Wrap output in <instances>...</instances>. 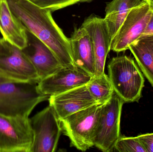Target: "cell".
I'll return each instance as SVG.
<instances>
[{
  "label": "cell",
  "instance_id": "cell-18",
  "mask_svg": "<svg viewBox=\"0 0 153 152\" xmlns=\"http://www.w3.org/2000/svg\"><path fill=\"white\" fill-rule=\"evenodd\" d=\"M87 86L91 95L99 104L108 101L114 92L110 79L105 73L99 76L93 77Z\"/></svg>",
  "mask_w": 153,
  "mask_h": 152
},
{
  "label": "cell",
  "instance_id": "cell-6",
  "mask_svg": "<svg viewBox=\"0 0 153 152\" xmlns=\"http://www.w3.org/2000/svg\"><path fill=\"white\" fill-rule=\"evenodd\" d=\"M34 140L28 117L0 114V152H30Z\"/></svg>",
  "mask_w": 153,
  "mask_h": 152
},
{
  "label": "cell",
  "instance_id": "cell-10",
  "mask_svg": "<svg viewBox=\"0 0 153 152\" xmlns=\"http://www.w3.org/2000/svg\"><path fill=\"white\" fill-rule=\"evenodd\" d=\"M81 26L90 35L95 60L94 76L104 73L106 58L111 50V40L104 18L92 14L85 19Z\"/></svg>",
  "mask_w": 153,
  "mask_h": 152
},
{
  "label": "cell",
  "instance_id": "cell-7",
  "mask_svg": "<svg viewBox=\"0 0 153 152\" xmlns=\"http://www.w3.org/2000/svg\"><path fill=\"white\" fill-rule=\"evenodd\" d=\"M30 120L34 135L30 152L55 151L63 130L53 107L49 105Z\"/></svg>",
  "mask_w": 153,
  "mask_h": 152
},
{
  "label": "cell",
  "instance_id": "cell-13",
  "mask_svg": "<svg viewBox=\"0 0 153 152\" xmlns=\"http://www.w3.org/2000/svg\"><path fill=\"white\" fill-rule=\"evenodd\" d=\"M28 35L27 46L22 50L36 68L40 81L63 68L57 57L45 44L29 32Z\"/></svg>",
  "mask_w": 153,
  "mask_h": 152
},
{
  "label": "cell",
  "instance_id": "cell-12",
  "mask_svg": "<svg viewBox=\"0 0 153 152\" xmlns=\"http://www.w3.org/2000/svg\"><path fill=\"white\" fill-rule=\"evenodd\" d=\"M49 101L60 121L79 111L99 104L90 94L87 84L51 96Z\"/></svg>",
  "mask_w": 153,
  "mask_h": 152
},
{
  "label": "cell",
  "instance_id": "cell-22",
  "mask_svg": "<svg viewBox=\"0 0 153 152\" xmlns=\"http://www.w3.org/2000/svg\"><path fill=\"white\" fill-rule=\"evenodd\" d=\"M146 152H153V133H147L137 136Z\"/></svg>",
  "mask_w": 153,
  "mask_h": 152
},
{
  "label": "cell",
  "instance_id": "cell-1",
  "mask_svg": "<svg viewBox=\"0 0 153 152\" xmlns=\"http://www.w3.org/2000/svg\"><path fill=\"white\" fill-rule=\"evenodd\" d=\"M11 11L27 31L45 44L63 67L75 68L70 38L64 34L53 18L51 11L28 0H7Z\"/></svg>",
  "mask_w": 153,
  "mask_h": 152
},
{
  "label": "cell",
  "instance_id": "cell-9",
  "mask_svg": "<svg viewBox=\"0 0 153 152\" xmlns=\"http://www.w3.org/2000/svg\"><path fill=\"white\" fill-rule=\"evenodd\" d=\"M93 76L77 67H63L38 84L39 91L49 96L57 95L86 84Z\"/></svg>",
  "mask_w": 153,
  "mask_h": 152
},
{
  "label": "cell",
  "instance_id": "cell-24",
  "mask_svg": "<svg viewBox=\"0 0 153 152\" xmlns=\"http://www.w3.org/2000/svg\"><path fill=\"white\" fill-rule=\"evenodd\" d=\"M146 1L152 7H153V0H146Z\"/></svg>",
  "mask_w": 153,
  "mask_h": 152
},
{
  "label": "cell",
  "instance_id": "cell-17",
  "mask_svg": "<svg viewBox=\"0 0 153 152\" xmlns=\"http://www.w3.org/2000/svg\"><path fill=\"white\" fill-rule=\"evenodd\" d=\"M128 49L153 87V35L142 36Z\"/></svg>",
  "mask_w": 153,
  "mask_h": 152
},
{
  "label": "cell",
  "instance_id": "cell-23",
  "mask_svg": "<svg viewBox=\"0 0 153 152\" xmlns=\"http://www.w3.org/2000/svg\"><path fill=\"white\" fill-rule=\"evenodd\" d=\"M151 35H153V7H152V13L147 24V26L142 36Z\"/></svg>",
  "mask_w": 153,
  "mask_h": 152
},
{
  "label": "cell",
  "instance_id": "cell-11",
  "mask_svg": "<svg viewBox=\"0 0 153 152\" xmlns=\"http://www.w3.org/2000/svg\"><path fill=\"white\" fill-rule=\"evenodd\" d=\"M0 68L28 82H40L36 68L23 50L4 40L0 49Z\"/></svg>",
  "mask_w": 153,
  "mask_h": 152
},
{
  "label": "cell",
  "instance_id": "cell-15",
  "mask_svg": "<svg viewBox=\"0 0 153 152\" xmlns=\"http://www.w3.org/2000/svg\"><path fill=\"white\" fill-rule=\"evenodd\" d=\"M70 41L75 66L94 76V53L92 43L88 32L82 27L75 28Z\"/></svg>",
  "mask_w": 153,
  "mask_h": 152
},
{
  "label": "cell",
  "instance_id": "cell-2",
  "mask_svg": "<svg viewBox=\"0 0 153 152\" xmlns=\"http://www.w3.org/2000/svg\"><path fill=\"white\" fill-rule=\"evenodd\" d=\"M34 82L0 83V114L29 117L37 104L49 100Z\"/></svg>",
  "mask_w": 153,
  "mask_h": 152
},
{
  "label": "cell",
  "instance_id": "cell-21",
  "mask_svg": "<svg viewBox=\"0 0 153 152\" xmlns=\"http://www.w3.org/2000/svg\"><path fill=\"white\" fill-rule=\"evenodd\" d=\"M4 39L0 38V49L3 44ZM5 82H30L27 80L5 72L0 68V83Z\"/></svg>",
  "mask_w": 153,
  "mask_h": 152
},
{
  "label": "cell",
  "instance_id": "cell-8",
  "mask_svg": "<svg viewBox=\"0 0 153 152\" xmlns=\"http://www.w3.org/2000/svg\"><path fill=\"white\" fill-rule=\"evenodd\" d=\"M152 13V7L146 2L133 8L111 40V50L125 51L143 34Z\"/></svg>",
  "mask_w": 153,
  "mask_h": 152
},
{
  "label": "cell",
  "instance_id": "cell-25",
  "mask_svg": "<svg viewBox=\"0 0 153 152\" xmlns=\"http://www.w3.org/2000/svg\"><path fill=\"white\" fill-rule=\"evenodd\" d=\"M91 1V0H80L79 2H87L89 1Z\"/></svg>",
  "mask_w": 153,
  "mask_h": 152
},
{
  "label": "cell",
  "instance_id": "cell-16",
  "mask_svg": "<svg viewBox=\"0 0 153 152\" xmlns=\"http://www.w3.org/2000/svg\"><path fill=\"white\" fill-rule=\"evenodd\" d=\"M146 2V0H112L107 3L104 19L111 40L129 11Z\"/></svg>",
  "mask_w": 153,
  "mask_h": 152
},
{
  "label": "cell",
  "instance_id": "cell-19",
  "mask_svg": "<svg viewBox=\"0 0 153 152\" xmlns=\"http://www.w3.org/2000/svg\"><path fill=\"white\" fill-rule=\"evenodd\" d=\"M114 149L119 152H146L138 137H127L120 136Z\"/></svg>",
  "mask_w": 153,
  "mask_h": 152
},
{
  "label": "cell",
  "instance_id": "cell-4",
  "mask_svg": "<svg viewBox=\"0 0 153 152\" xmlns=\"http://www.w3.org/2000/svg\"><path fill=\"white\" fill-rule=\"evenodd\" d=\"M103 104L90 106L61 120L63 131L72 146L82 151L94 146V130Z\"/></svg>",
  "mask_w": 153,
  "mask_h": 152
},
{
  "label": "cell",
  "instance_id": "cell-14",
  "mask_svg": "<svg viewBox=\"0 0 153 152\" xmlns=\"http://www.w3.org/2000/svg\"><path fill=\"white\" fill-rule=\"evenodd\" d=\"M0 32L3 39L22 50L28 43V32L11 11L7 0H0Z\"/></svg>",
  "mask_w": 153,
  "mask_h": 152
},
{
  "label": "cell",
  "instance_id": "cell-5",
  "mask_svg": "<svg viewBox=\"0 0 153 152\" xmlns=\"http://www.w3.org/2000/svg\"><path fill=\"white\" fill-rule=\"evenodd\" d=\"M124 103L114 92L109 101L102 105L93 137L94 146L102 152H112L120 137V118Z\"/></svg>",
  "mask_w": 153,
  "mask_h": 152
},
{
  "label": "cell",
  "instance_id": "cell-3",
  "mask_svg": "<svg viewBox=\"0 0 153 152\" xmlns=\"http://www.w3.org/2000/svg\"><path fill=\"white\" fill-rule=\"evenodd\" d=\"M108 68L114 92L124 102L138 101L142 96L145 80L134 59L126 55L113 57Z\"/></svg>",
  "mask_w": 153,
  "mask_h": 152
},
{
  "label": "cell",
  "instance_id": "cell-20",
  "mask_svg": "<svg viewBox=\"0 0 153 152\" xmlns=\"http://www.w3.org/2000/svg\"><path fill=\"white\" fill-rule=\"evenodd\" d=\"M35 5L42 9L52 11L63 9L67 6L75 4L80 0H28Z\"/></svg>",
  "mask_w": 153,
  "mask_h": 152
}]
</instances>
